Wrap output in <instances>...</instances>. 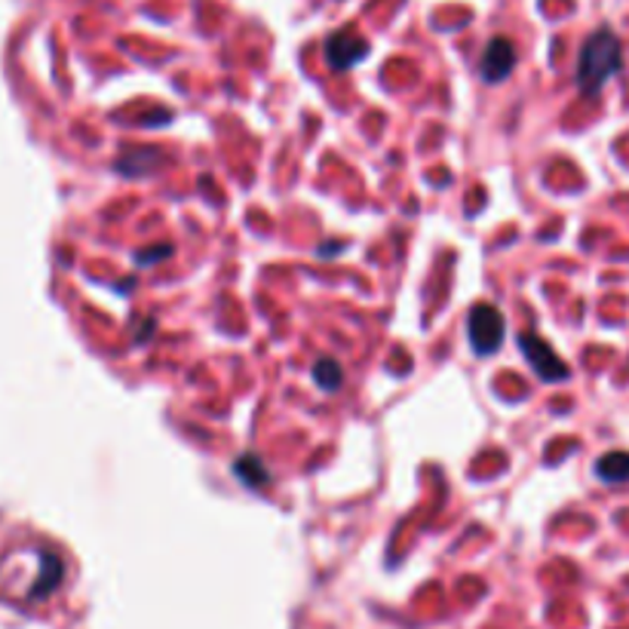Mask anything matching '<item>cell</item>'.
Segmentation results:
<instances>
[{
	"label": "cell",
	"instance_id": "obj_4",
	"mask_svg": "<svg viewBox=\"0 0 629 629\" xmlns=\"http://www.w3.org/2000/svg\"><path fill=\"white\" fill-rule=\"evenodd\" d=\"M323 52L332 71H351L356 62H363L369 56V44L354 28H341V32H332L325 37Z\"/></svg>",
	"mask_w": 629,
	"mask_h": 629
},
{
	"label": "cell",
	"instance_id": "obj_2",
	"mask_svg": "<svg viewBox=\"0 0 629 629\" xmlns=\"http://www.w3.org/2000/svg\"><path fill=\"white\" fill-rule=\"evenodd\" d=\"M467 335L473 354L488 356L498 354L503 335H507V323H503V313L495 305H476L470 310L467 320Z\"/></svg>",
	"mask_w": 629,
	"mask_h": 629
},
{
	"label": "cell",
	"instance_id": "obj_1",
	"mask_svg": "<svg viewBox=\"0 0 629 629\" xmlns=\"http://www.w3.org/2000/svg\"><path fill=\"white\" fill-rule=\"evenodd\" d=\"M624 68V44L612 28H598L586 37V44L581 47L578 56V90L586 98H596L602 93V86L617 78Z\"/></svg>",
	"mask_w": 629,
	"mask_h": 629
},
{
	"label": "cell",
	"instance_id": "obj_3",
	"mask_svg": "<svg viewBox=\"0 0 629 629\" xmlns=\"http://www.w3.org/2000/svg\"><path fill=\"white\" fill-rule=\"evenodd\" d=\"M519 351L525 354L529 359V366L532 371L541 378V381H547V384H556V381H565L571 371L565 366V359L553 347H549L547 341L541 339L537 332H522L519 335Z\"/></svg>",
	"mask_w": 629,
	"mask_h": 629
},
{
	"label": "cell",
	"instance_id": "obj_8",
	"mask_svg": "<svg viewBox=\"0 0 629 629\" xmlns=\"http://www.w3.org/2000/svg\"><path fill=\"white\" fill-rule=\"evenodd\" d=\"M313 378H317V384L329 393H335V390L344 384V371H341V363H335L332 356H323L320 363H317V369H313Z\"/></svg>",
	"mask_w": 629,
	"mask_h": 629
},
{
	"label": "cell",
	"instance_id": "obj_7",
	"mask_svg": "<svg viewBox=\"0 0 629 629\" xmlns=\"http://www.w3.org/2000/svg\"><path fill=\"white\" fill-rule=\"evenodd\" d=\"M234 473H237L249 488H268V485H271V473L261 467L256 454H242L240 461L234 464Z\"/></svg>",
	"mask_w": 629,
	"mask_h": 629
},
{
	"label": "cell",
	"instance_id": "obj_9",
	"mask_svg": "<svg viewBox=\"0 0 629 629\" xmlns=\"http://www.w3.org/2000/svg\"><path fill=\"white\" fill-rule=\"evenodd\" d=\"M169 252H173L169 246H161V249H147V252H135V261H145V264H151V261L166 259Z\"/></svg>",
	"mask_w": 629,
	"mask_h": 629
},
{
	"label": "cell",
	"instance_id": "obj_5",
	"mask_svg": "<svg viewBox=\"0 0 629 629\" xmlns=\"http://www.w3.org/2000/svg\"><path fill=\"white\" fill-rule=\"evenodd\" d=\"M517 68V47L507 40V37H495L483 52V62H479V74L485 83H503Z\"/></svg>",
	"mask_w": 629,
	"mask_h": 629
},
{
	"label": "cell",
	"instance_id": "obj_6",
	"mask_svg": "<svg viewBox=\"0 0 629 629\" xmlns=\"http://www.w3.org/2000/svg\"><path fill=\"white\" fill-rule=\"evenodd\" d=\"M596 476L605 485H629V452H608L596 461Z\"/></svg>",
	"mask_w": 629,
	"mask_h": 629
}]
</instances>
